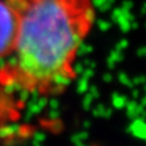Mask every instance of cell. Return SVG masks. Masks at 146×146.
Returning a JSON list of instances; mask_svg holds the SVG:
<instances>
[{"label": "cell", "instance_id": "44dd1931", "mask_svg": "<svg viewBox=\"0 0 146 146\" xmlns=\"http://www.w3.org/2000/svg\"><path fill=\"white\" fill-rule=\"evenodd\" d=\"M33 139L37 140V141L43 143V141L46 139V135H45L43 131H36V132L33 133Z\"/></svg>", "mask_w": 146, "mask_h": 146}, {"label": "cell", "instance_id": "836d02e7", "mask_svg": "<svg viewBox=\"0 0 146 146\" xmlns=\"http://www.w3.org/2000/svg\"><path fill=\"white\" fill-rule=\"evenodd\" d=\"M90 127H91V122L90 121H84L83 122V128L84 129H89Z\"/></svg>", "mask_w": 146, "mask_h": 146}, {"label": "cell", "instance_id": "4dcf8cb0", "mask_svg": "<svg viewBox=\"0 0 146 146\" xmlns=\"http://www.w3.org/2000/svg\"><path fill=\"white\" fill-rule=\"evenodd\" d=\"M106 64H107V67L109 68V69H114L115 68V66H116V63L111 59V58H107V60H106Z\"/></svg>", "mask_w": 146, "mask_h": 146}, {"label": "cell", "instance_id": "7c38bea8", "mask_svg": "<svg viewBox=\"0 0 146 146\" xmlns=\"http://www.w3.org/2000/svg\"><path fill=\"white\" fill-rule=\"evenodd\" d=\"M105 108H106V106L102 105V104L97 105L94 108H92V115L94 117H102V114L105 112Z\"/></svg>", "mask_w": 146, "mask_h": 146}, {"label": "cell", "instance_id": "d590c367", "mask_svg": "<svg viewBox=\"0 0 146 146\" xmlns=\"http://www.w3.org/2000/svg\"><path fill=\"white\" fill-rule=\"evenodd\" d=\"M139 105H141V106H144L145 107V105H146V98L145 97H143L141 98V100H140V104Z\"/></svg>", "mask_w": 146, "mask_h": 146}, {"label": "cell", "instance_id": "277c9868", "mask_svg": "<svg viewBox=\"0 0 146 146\" xmlns=\"http://www.w3.org/2000/svg\"><path fill=\"white\" fill-rule=\"evenodd\" d=\"M128 102V97L124 94H121L119 92H113L112 94V104L114 108L116 109H123L125 107V104Z\"/></svg>", "mask_w": 146, "mask_h": 146}, {"label": "cell", "instance_id": "e575fe53", "mask_svg": "<svg viewBox=\"0 0 146 146\" xmlns=\"http://www.w3.org/2000/svg\"><path fill=\"white\" fill-rule=\"evenodd\" d=\"M32 146H43V145H42L40 141H37V140L33 139V140H32Z\"/></svg>", "mask_w": 146, "mask_h": 146}, {"label": "cell", "instance_id": "2e32d148", "mask_svg": "<svg viewBox=\"0 0 146 146\" xmlns=\"http://www.w3.org/2000/svg\"><path fill=\"white\" fill-rule=\"evenodd\" d=\"M128 46H129V42H128V39L122 38V39H120V40L116 43L115 48H116V50H119V51H124Z\"/></svg>", "mask_w": 146, "mask_h": 146}, {"label": "cell", "instance_id": "3957f363", "mask_svg": "<svg viewBox=\"0 0 146 146\" xmlns=\"http://www.w3.org/2000/svg\"><path fill=\"white\" fill-rule=\"evenodd\" d=\"M127 132H129L130 135H132L138 139L144 140L146 137V125L144 117H137L132 120V122L127 128Z\"/></svg>", "mask_w": 146, "mask_h": 146}, {"label": "cell", "instance_id": "6da1fadb", "mask_svg": "<svg viewBox=\"0 0 146 146\" xmlns=\"http://www.w3.org/2000/svg\"><path fill=\"white\" fill-rule=\"evenodd\" d=\"M85 5L74 0H28L20 13L15 43L16 70L23 88L48 89L52 77L69 72L77 45L83 40L89 23ZM75 76V75H74Z\"/></svg>", "mask_w": 146, "mask_h": 146}, {"label": "cell", "instance_id": "cb8c5ba5", "mask_svg": "<svg viewBox=\"0 0 146 146\" xmlns=\"http://www.w3.org/2000/svg\"><path fill=\"white\" fill-rule=\"evenodd\" d=\"M8 125H9V129H11V131H12L13 136H15V135H19V133H20V131H21V127H20L19 124L13 123V124H8Z\"/></svg>", "mask_w": 146, "mask_h": 146}, {"label": "cell", "instance_id": "d6986e66", "mask_svg": "<svg viewBox=\"0 0 146 146\" xmlns=\"http://www.w3.org/2000/svg\"><path fill=\"white\" fill-rule=\"evenodd\" d=\"M123 11H127V12H131L132 8H133V3L131 1V0H124V1L122 3V5L120 6Z\"/></svg>", "mask_w": 146, "mask_h": 146}, {"label": "cell", "instance_id": "e0dca14e", "mask_svg": "<svg viewBox=\"0 0 146 146\" xmlns=\"http://www.w3.org/2000/svg\"><path fill=\"white\" fill-rule=\"evenodd\" d=\"M82 77H84V78H86V80H90L91 77H93L94 76V69H92V68H86V69H84L83 71H82Z\"/></svg>", "mask_w": 146, "mask_h": 146}, {"label": "cell", "instance_id": "52a82bcc", "mask_svg": "<svg viewBox=\"0 0 146 146\" xmlns=\"http://www.w3.org/2000/svg\"><path fill=\"white\" fill-rule=\"evenodd\" d=\"M108 58H111L115 63H120L124 60V53H123V51H119V50L114 48L113 51H111Z\"/></svg>", "mask_w": 146, "mask_h": 146}, {"label": "cell", "instance_id": "8992f818", "mask_svg": "<svg viewBox=\"0 0 146 146\" xmlns=\"http://www.w3.org/2000/svg\"><path fill=\"white\" fill-rule=\"evenodd\" d=\"M117 80L120 81V83H121V84H123L124 86H128L129 89L135 88V85H133V83H132L131 78L128 76V74H127V72H124L123 70H121V71H119V72H117Z\"/></svg>", "mask_w": 146, "mask_h": 146}, {"label": "cell", "instance_id": "f1b7e54d", "mask_svg": "<svg viewBox=\"0 0 146 146\" xmlns=\"http://www.w3.org/2000/svg\"><path fill=\"white\" fill-rule=\"evenodd\" d=\"M102 81H104L105 83H111V82L113 81V76H112V74H109V72H106V74H104V76H102Z\"/></svg>", "mask_w": 146, "mask_h": 146}, {"label": "cell", "instance_id": "1f68e13d", "mask_svg": "<svg viewBox=\"0 0 146 146\" xmlns=\"http://www.w3.org/2000/svg\"><path fill=\"white\" fill-rule=\"evenodd\" d=\"M131 96L133 99H137L139 97V90L136 89V88H132V91H131Z\"/></svg>", "mask_w": 146, "mask_h": 146}, {"label": "cell", "instance_id": "ffe728a7", "mask_svg": "<svg viewBox=\"0 0 146 146\" xmlns=\"http://www.w3.org/2000/svg\"><path fill=\"white\" fill-rule=\"evenodd\" d=\"M88 91H89V93L93 97V99H98V98L100 97V93H99L98 88H97L96 85H91V86H89Z\"/></svg>", "mask_w": 146, "mask_h": 146}, {"label": "cell", "instance_id": "484cf974", "mask_svg": "<svg viewBox=\"0 0 146 146\" xmlns=\"http://www.w3.org/2000/svg\"><path fill=\"white\" fill-rule=\"evenodd\" d=\"M47 102H48V99L46 97H39L38 100H37V104L39 105V107H42L43 109L47 106Z\"/></svg>", "mask_w": 146, "mask_h": 146}, {"label": "cell", "instance_id": "ac0fdd59", "mask_svg": "<svg viewBox=\"0 0 146 146\" xmlns=\"http://www.w3.org/2000/svg\"><path fill=\"white\" fill-rule=\"evenodd\" d=\"M47 116H48L50 120L56 121L60 117V111H59V109H51V111L48 112V114H47Z\"/></svg>", "mask_w": 146, "mask_h": 146}, {"label": "cell", "instance_id": "9c48e42d", "mask_svg": "<svg viewBox=\"0 0 146 146\" xmlns=\"http://www.w3.org/2000/svg\"><path fill=\"white\" fill-rule=\"evenodd\" d=\"M88 89H89V82H88L86 78L82 77V78L77 82V88H76L77 93H80V94H84L85 92H88Z\"/></svg>", "mask_w": 146, "mask_h": 146}, {"label": "cell", "instance_id": "d6a6232c", "mask_svg": "<svg viewBox=\"0 0 146 146\" xmlns=\"http://www.w3.org/2000/svg\"><path fill=\"white\" fill-rule=\"evenodd\" d=\"M33 115L31 114V113H29V112H27V114L24 115V117H23V120L25 121V122H29L30 120H31V117H32Z\"/></svg>", "mask_w": 146, "mask_h": 146}, {"label": "cell", "instance_id": "7a4b0ae2", "mask_svg": "<svg viewBox=\"0 0 146 146\" xmlns=\"http://www.w3.org/2000/svg\"><path fill=\"white\" fill-rule=\"evenodd\" d=\"M20 15L6 0H0V56L9 55L15 47Z\"/></svg>", "mask_w": 146, "mask_h": 146}, {"label": "cell", "instance_id": "603a6c76", "mask_svg": "<svg viewBox=\"0 0 146 146\" xmlns=\"http://www.w3.org/2000/svg\"><path fill=\"white\" fill-rule=\"evenodd\" d=\"M82 63H83L84 67H86V68H92V69H94L96 66H97L96 61H93V60H91V59H85Z\"/></svg>", "mask_w": 146, "mask_h": 146}, {"label": "cell", "instance_id": "30bf717a", "mask_svg": "<svg viewBox=\"0 0 146 146\" xmlns=\"http://www.w3.org/2000/svg\"><path fill=\"white\" fill-rule=\"evenodd\" d=\"M93 102V97L88 92H85V96H84V99L82 100V106L84 108V111H90L91 108V105Z\"/></svg>", "mask_w": 146, "mask_h": 146}, {"label": "cell", "instance_id": "7402d4cb", "mask_svg": "<svg viewBox=\"0 0 146 146\" xmlns=\"http://www.w3.org/2000/svg\"><path fill=\"white\" fill-rule=\"evenodd\" d=\"M131 81H132V83H133L135 86H136V85H139V84H145V77H144L143 75L136 76V77L131 78Z\"/></svg>", "mask_w": 146, "mask_h": 146}, {"label": "cell", "instance_id": "4fadbf2b", "mask_svg": "<svg viewBox=\"0 0 146 146\" xmlns=\"http://www.w3.org/2000/svg\"><path fill=\"white\" fill-rule=\"evenodd\" d=\"M97 27H98L99 30L105 32V31H107V30H109L112 28V23L109 21H106V20H98L97 21Z\"/></svg>", "mask_w": 146, "mask_h": 146}, {"label": "cell", "instance_id": "74e56055", "mask_svg": "<svg viewBox=\"0 0 146 146\" xmlns=\"http://www.w3.org/2000/svg\"><path fill=\"white\" fill-rule=\"evenodd\" d=\"M76 146H89V145H85V144L82 141V143H80V144H78V145H76Z\"/></svg>", "mask_w": 146, "mask_h": 146}, {"label": "cell", "instance_id": "d4e9b609", "mask_svg": "<svg viewBox=\"0 0 146 146\" xmlns=\"http://www.w3.org/2000/svg\"><path fill=\"white\" fill-rule=\"evenodd\" d=\"M47 105L50 106V108L51 109H59V106H60V102H59V100L58 99H51L48 102H47Z\"/></svg>", "mask_w": 146, "mask_h": 146}, {"label": "cell", "instance_id": "8d00e7d4", "mask_svg": "<svg viewBox=\"0 0 146 146\" xmlns=\"http://www.w3.org/2000/svg\"><path fill=\"white\" fill-rule=\"evenodd\" d=\"M145 9H146V7H145V4H143V6H141V15H144L145 14Z\"/></svg>", "mask_w": 146, "mask_h": 146}, {"label": "cell", "instance_id": "f546056e", "mask_svg": "<svg viewBox=\"0 0 146 146\" xmlns=\"http://www.w3.org/2000/svg\"><path fill=\"white\" fill-rule=\"evenodd\" d=\"M112 114H113V111H112V108H105V112H104V114H102V117L104 119H109L112 116Z\"/></svg>", "mask_w": 146, "mask_h": 146}, {"label": "cell", "instance_id": "ba28073f", "mask_svg": "<svg viewBox=\"0 0 146 146\" xmlns=\"http://www.w3.org/2000/svg\"><path fill=\"white\" fill-rule=\"evenodd\" d=\"M27 107H28V112L31 113L32 115H37L43 111V108L39 107V105L37 102H32L29 100L27 101Z\"/></svg>", "mask_w": 146, "mask_h": 146}, {"label": "cell", "instance_id": "9a60e30c", "mask_svg": "<svg viewBox=\"0 0 146 146\" xmlns=\"http://www.w3.org/2000/svg\"><path fill=\"white\" fill-rule=\"evenodd\" d=\"M13 133L9 129V125H5V127H0V138L3 139H7L9 137H12Z\"/></svg>", "mask_w": 146, "mask_h": 146}, {"label": "cell", "instance_id": "5b68a950", "mask_svg": "<svg viewBox=\"0 0 146 146\" xmlns=\"http://www.w3.org/2000/svg\"><path fill=\"white\" fill-rule=\"evenodd\" d=\"M93 51V47L89 44H86L85 42H81L77 47H76V51H75V56H85L88 54H90L91 52Z\"/></svg>", "mask_w": 146, "mask_h": 146}, {"label": "cell", "instance_id": "4316f807", "mask_svg": "<svg viewBox=\"0 0 146 146\" xmlns=\"http://www.w3.org/2000/svg\"><path fill=\"white\" fill-rule=\"evenodd\" d=\"M74 135L77 137V139H80V140H82V141H84L85 139L89 138L88 131H81V132H77V133H74Z\"/></svg>", "mask_w": 146, "mask_h": 146}, {"label": "cell", "instance_id": "8fae6325", "mask_svg": "<svg viewBox=\"0 0 146 146\" xmlns=\"http://www.w3.org/2000/svg\"><path fill=\"white\" fill-rule=\"evenodd\" d=\"M70 69L74 75H81L82 71L84 70V66L82 62H74L72 64H70Z\"/></svg>", "mask_w": 146, "mask_h": 146}, {"label": "cell", "instance_id": "5bb4252c", "mask_svg": "<svg viewBox=\"0 0 146 146\" xmlns=\"http://www.w3.org/2000/svg\"><path fill=\"white\" fill-rule=\"evenodd\" d=\"M30 98V90L27 89V88H22L20 91H19V99L20 101L22 102H27Z\"/></svg>", "mask_w": 146, "mask_h": 146}, {"label": "cell", "instance_id": "83f0119b", "mask_svg": "<svg viewBox=\"0 0 146 146\" xmlns=\"http://www.w3.org/2000/svg\"><path fill=\"white\" fill-rule=\"evenodd\" d=\"M136 54H137V56H139V58L145 56V55H146V47H145V46H140V47L137 50Z\"/></svg>", "mask_w": 146, "mask_h": 146}]
</instances>
